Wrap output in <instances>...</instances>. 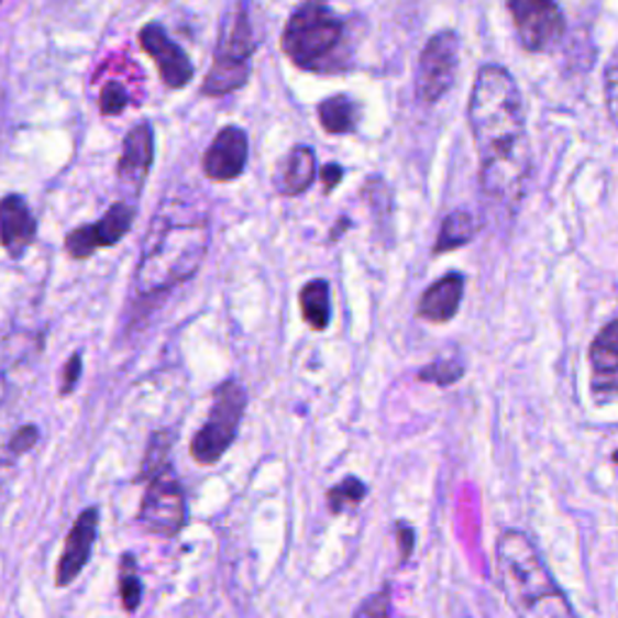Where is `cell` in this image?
I'll return each mask as SVG.
<instances>
[{
    "mask_svg": "<svg viewBox=\"0 0 618 618\" xmlns=\"http://www.w3.org/2000/svg\"><path fill=\"white\" fill-rule=\"evenodd\" d=\"M468 129L478 153V184L490 201L515 210L531 175L525 97L512 73L481 66L468 97Z\"/></svg>",
    "mask_w": 618,
    "mask_h": 618,
    "instance_id": "6da1fadb",
    "label": "cell"
},
{
    "mask_svg": "<svg viewBox=\"0 0 618 618\" xmlns=\"http://www.w3.org/2000/svg\"><path fill=\"white\" fill-rule=\"evenodd\" d=\"M210 250V218L191 199L172 191L147 225L141 262L135 266V293L155 298L189 280Z\"/></svg>",
    "mask_w": 618,
    "mask_h": 618,
    "instance_id": "7a4b0ae2",
    "label": "cell"
},
{
    "mask_svg": "<svg viewBox=\"0 0 618 618\" xmlns=\"http://www.w3.org/2000/svg\"><path fill=\"white\" fill-rule=\"evenodd\" d=\"M496 577L517 618H577L571 599L525 531L508 529L500 534Z\"/></svg>",
    "mask_w": 618,
    "mask_h": 618,
    "instance_id": "3957f363",
    "label": "cell"
},
{
    "mask_svg": "<svg viewBox=\"0 0 618 618\" xmlns=\"http://www.w3.org/2000/svg\"><path fill=\"white\" fill-rule=\"evenodd\" d=\"M280 48L295 68L314 76H339L355 66L351 22L331 8V0H302L280 32Z\"/></svg>",
    "mask_w": 618,
    "mask_h": 618,
    "instance_id": "277c9868",
    "label": "cell"
},
{
    "mask_svg": "<svg viewBox=\"0 0 618 618\" xmlns=\"http://www.w3.org/2000/svg\"><path fill=\"white\" fill-rule=\"evenodd\" d=\"M254 5L252 0H234L222 12L218 42L206 78L201 82V95L225 97L242 90L252 76V58L256 54L254 34Z\"/></svg>",
    "mask_w": 618,
    "mask_h": 618,
    "instance_id": "5b68a950",
    "label": "cell"
},
{
    "mask_svg": "<svg viewBox=\"0 0 618 618\" xmlns=\"http://www.w3.org/2000/svg\"><path fill=\"white\" fill-rule=\"evenodd\" d=\"M246 401L250 397H246L242 382L234 377L220 382L213 391V409H210L203 428L191 440V456L196 464L213 466L225 456L240 432Z\"/></svg>",
    "mask_w": 618,
    "mask_h": 618,
    "instance_id": "8992f818",
    "label": "cell"
},
{
    "mask_svg": "<svg viewBox=\"0 0 618 618\" xmlns=\"http://www.w3.org/2000/svg\"><path fill=\"white\" fill-rule=\"evenodd\" d=\"M460 34L440 30L420 48L416 68V97L423 104H438L452 90L460 68Z\"/></svg>",
    "mask_w": 618,
    "mask_h": 618,
    "instance_id": "52a82bcc",
    "label": "cell"
},
{
    "mask_svg": "<svg viewBox=\"0 0 618 618\" xmlns=\"http://www.w3.org/2000/svg\"><path fill=\"white\" fill-rule=\"evenodd\" d=\"M139 525L155 537H177L187 525V496L175 476V468H167L147 484Z\"/></svg>",
    "mask_w": 618,
    "mask_h": 618,
    "instance_id": "ba28073f",
    "label": "cell"
},
{
    "mask_svg": "<svg viewBox=\"0 0 618 618\" xmlns=\"http://www.w3.org/2000/svg\"><path fill=\"white\" fill-rule=\"evenodd\" d=\"M508 10L529 54H549L563 42L565 15L555 0H508Z\"/></svg>",
    "mask_w": 618,
    "mask_h": 618,
    "instance_id": "9c48e42d",
    "label": "cell"
},
{
    "mask_svg": "<svg viewBox=\"0 0 618 618\" xmlns=\"http://www.w3.org/2000/svg\"><path fill=\"white\" fill-rule=\"evenodd\" d=\"M133 220L135 206L126 201L111 203L100 220L70 230L66 234V254L76 258V262H85V258H90L97 250H107V246H114L126 238L133 228Z\"/></svg>",
    "mask_w": 618,
    "mask_h": 618,
    "instance_id": "30bf717a",
    "label": "cell"
},
{
    "mask_svg": "<svg viewBox=\"0 0 618 618\" xmlns=\"http://www.w3.org/2000/svg\"><path fill=\"white\" fill-rule=\"evenodd\" d=\"M139 44L143 52L155 60L159 80L169 90H184L194 80V64L189 54L172 40L159 22H145L139 32Z\"/></svg>",
    "mask_w": 618,
    "mask_h": 618,
    "instance_id": "8fae6325",
    "label": "cell"
},
{
    "mask_svg": "<svg viewBox=\"0 0 618 618\" xmlns=\"http://www.w3.org/2000/svg\"><path fill=\"white\" fill-rule=\"evenodd\" d=\"M153 163H155V131L151 126V121H139L135 126L129 129L126 135H123L121 155L117 163L119 189L131 196V199H139L147 177H151Z\"/></svg>",
    "mask_w": 618,
    "mask_h": 618,
    "instance_id": "7c38bea8",
    "label": "cell"
},
{
    "mask_svg": "<svg viewBox=\"0 0 618 618\" xmlns=\"http://www.w3.org/2000/svg\"><path fill=\"white\" fill-rule=\"evenodd\" d=\"M246 163H250V135H246L242 126L230 123V126L220 129L216 139L206 147L201 167L208 179L225 184L240 179L244 175Z\"/></svg>",
    "mask_w": 618,
    "mask_h": 618,
    "instance_id": "4fadbf2b",
    "label": "cell"
},
{
    "mask_svg": "<svg viewBox=\"0 0 618 618\" xmlns=\"http://www.w3.org/2000/svg\"><path fill=\"white\" fill-rule=\"evenodd\" d=\"M97 534H100V508H88L73 522L66 537L64 555H60L56 565L58 589H66L76 583L78 575L85 571V565L90 563Z\"/></svg>",
    "mask_w": 618,
    "mask_h": 618,
    "instance_id": "5bb4252c",
    "label": "cell"
},
{
    "mask_svg": "<svg viewBox=\"0 0 618 618\" xmlns=\"http://www.w3.org/2000/svg\"><path fill=\"white\" fill-rule=\"evenodd\" d=\"M466 278L460 271L440 276L432 286L426 288L418 300V319L430 321V324H448L456 317L464 300Z\"/></svg>",
    "mask_w": 618,
    "mask_h": 618,
    "instance_id": "9a60e30c",
    "label": "cell"
},
{
    "mask_svg": "<svg viewBox=\"0 0 618 618\" xmlns=\"http://www.w3.org/2000/svg\"><path fill=\"white\" fill-rule=\"evenodd\" d=\"M0 220H3V250L10 258H20L36 240V218L24 196L8 194L0 203Z\"/></svg>",
    "mask_w": 618,
    "mask_h": 618,
    "instance_id": "2e32d148",
    "label": "cell"
},
{
    "mask_svg": "<svg viewBox=\"0 0 618 618\" xmlns=\"http://www.w3.org/2000/svg\"><path fill=\"white\" fill-rule=\"evenodd\" d=\"M317 179V153L312 145H295L278 167L276 187L283 196H302Z\"/></svg>",
    "mask_w": 618,
    "mask_h": 618,
    "instance_id": "e0dca14e",
    "label": "cell"
},
{
    "mask_svg": "<svg viewBox=\"0 0 618 618\" xmlns=\"http://www.w3.org/2000/svg\"><path fill=\"white\" fill-rule=\"evenodd\" d=\"M589 365L595 377V391H609V385L618 377V317L604 327L589 345Z\"/></svg>",
    "mask_w": 618,
    "mask_h": 618,
    "instance_id": "ac0fdd59",
    "label": "cell"
},
{
    "mask_svg": "<svg viewBox=\"0 0 618 618\" xmlns=\"http://www.w3.org/2000/svg\"><path fill=\"white\" fill-rule=\"evenodd\" d=\"M317 117L329 135H349L361 123V104L353 100V95L336 92L317 104Z\"/></svg>",
    "mask_w": 618,
    "mask_h": 618,
    "instance_id": "d6986e66",
    "label": "cell"
},
{
    "mask_svg": "<svg viewBox=\"0 0 618 618\" xmlns=\"http://www.w3.org/2000/svg\"><path fill=\"white\" fill-rule=\"evenodd\" d=\"M481 230V220L472 213V210H452V213L442 220L435 246H432V254H450L460 246L472 242Z\"/></svg>",
    "mask_w": 618,
    "mask_h": 618,
    "instance_id": "ffe728a7",
    "label": "cell"
},
{
    "mask_svg": "<svg viewBox=\"0 0 618 618\" xmlns=\"http://www.w3.org/2000/svg\"><path fill=\"white\" fill-rule=\"evenodd\" d=\"M300 312L305 324L314 331H324L331 321V286L324 278L309 280L300 290Z\"/></svg>",
    "mask_w": 618,
    "mask_h": 618,
    "instance_id": "44dd1931",
    "label": "cell"
},
{
    "mask_svg": "<svg viewBox=\"0 0 618 618\" xmlns=\"http://www.w3.org/2000/svg\"><path fill=\"white\" fill-rule=\"evenodd\" d=\"M172 435L167 430H157L151 435V442H147L145 456L141 462V472H139V481L141 484H151L155 476H159L167 468H172L169 462V452H172Z\"/></svg>",
    "mask_w": 618,
    "mask_h": 618,
    "instance_id": "7402d4cb",
    "label": "cell"
},
{
    "mask_svg": "<svg viewBox=\"0 0 618 618\" xmlns=\"http://www.w3.org/2000/svg\"><path fill=\"white\" fill-rule=\"evenodd\" d=\"M119 595L123 611L133 614L141 607L143 602V583L139 575V561H135L133 553H123L119 563Z\"/></svg>",
    "mask_w": 618,
    "mask_h": 618,
    "instance_id": "603a6c76",
    "label": "cell"
},
{
    "mask_svg": "<svg viewBox=\"0 0 618 618\" xmlns=\"http://www.w3.org/2000/svg\"><path fill=\"white\" fill-rule=\"evenodd\" d=\"M367 496V486L357 476H345L341 484L327 490V505L331 515H343L345 510H355Z\"/></svg>",
    "mask_w": 618,
    "mask_h": 618,
    "instance_id": "cb8c5ba5",
    "label": "cell"
},
{
    "mask_svg": "<svg viewBox=\"0 0 618 618\" xmlns=\"http://www.w3.org/2000/svg\"><path fill=\"white\" fill-rule=\"evenodd\" d=\"M464 373L466 367L462 361H454V357H440V361L420 369L418 379L430 382V385H438V387H452L464 377Z\"/></svg>",
    "mask_w": 618,
    "mask_h": 618,
    "instance_id": "d4e9b609",
    "label": "cell"
},
{
    "mask_svg": "<svg viewBox=\"0 0 618 618\" xmlns=\"http://www.w3.org/2000/svg\"><path fill=\"white\" fill-rule=\"evenodd\" d=\"M131 104V95L126 90V85L121 80H107L100 88V97H97V107L104 117H119L126 111Z\"/></svg>",
    "mask_w": 618,
    "mask_h": 618,
    "instance_id": "484cf974",
    "label": "cell"
},
{
    "mask_svg": "<svg viewBox=\"0 0 618 618\" xmlns=\"http://www.w3.org/2000/svg\"><path fill=\"white\" fill-rule=\"evenodd\" d=\"M391 597H394L391 585H385L382 589H377L375 595H369L367 599L357 604L353 618H389L391 616Z\"/></svg>",
    "mask_w": 618,
    "mask_h": 618,
    "instance_id": "4316f807",
    "label": "cell"
},
{
    "mask_svg": "<svg viewBox=\"0 0 618 618\" xmlns=\"http://www.w3.org/2000/svg\"><path fill=\"white\" fill-rule=\"evenodd\" d=\"M604 104L614 126L618 129V48L604 68Z\"/></svg>",
    "mask_w": 618,
    "mask_h": 618,
    "instance_id": "83f0119b",
    "label": "cell"
},
{
    "mask_svg": "<svg viewBox=\"0 0 618 618\" xmlns=\"http://www.w3.org/2000/svg\"><path fill=\"white\" fill-rule=\"evenodd\" d=\"M80 375H82V353L78 351L68 357L64 369H60V387H58L60 397H70V394L76 391Z\"/></svg>",
    "mask_w": 618,
    "mask_h": 618,
    "instance_id": "f1b7e54d",
    "label": "cell"
},
{
    "mask_svg": "<svg viewBox=\"0 0 618 618\" xmlns=\"http://www.w3.org/2000/svg\"><path fill=\"white\" fill-rule=\"evenodd\" d=\"M36 442H40V428L30 423L15 430V435H12L8 442V450L10 454H27L30 450L36 448Z\"/></svg>",
    "mask_w": 618,
    "mask_h": 618,
    "instance_id": "f546056e",
    "label": "cell"
},
{
    "mask_svg": "<svg viewBox=\"0 0 618 618\" xmlns=\"http://www.w3.org/2000/svg\"><path fill=\"white\" fill-rule=\"evenodd\" d=\"M397 543H399V565L409 563L411 553L416 549V531L411 525L397 522Z\"/></svg>",
    "mask_w": 618,
    "mask_h": 618,
    "instance_id": "4dcf8cb0",
    "label": "cell"
},
{
    "mask_svg": "<svg viewBox=\"0 0 618 618\" xmlns=\"http://www.w3.org/2000/svg\"><path fill=\"white\" fill-rule=\"evenodd\" d=\"M319 177H321V184H324V194L329 196L331 191H336V187L343 181L345 169L339 163H329V165L321 167Z\"/></svg>",
    "mask_w": 618,
    "mask_h": 618,
    "instance_id": "1f68e13d",
    "label": "cell"
},
{
    "mask_svg": "<svg viewBox=\"0 0 618 618\" xmlns=\"http://www.w3.org/2000/svg\"><path fill=\"white\" fill-rule=\"evenodd\" d=\"M351 225H353V222H351V218H345V216H343V218H339V222H336V225H333V228H331L329 242H331V244H333V242H336V240L341 238V234H343V230H349Z\"/></svg>",
    "mask_w": 618,
    "mask_h": 618,
    "instance_id": "d6a6232c",
    "label": "cell"
},
{
    "mask_svg": "<svg viewBox=\"0 0 618 618\" xmlns=\"http://www.w3.org/2000/svg\"><path fill=\"white\" fill-rule=\"evenodd\" d=\"M611 460H614V462H616V464H618V448H616V450H614V454H611Z\"/></svg>",
    "mask_w": 618,
    "mask_h": 618,
    "instance_id": "836d02e7",
    "label": "cell"
}]
</instances>
